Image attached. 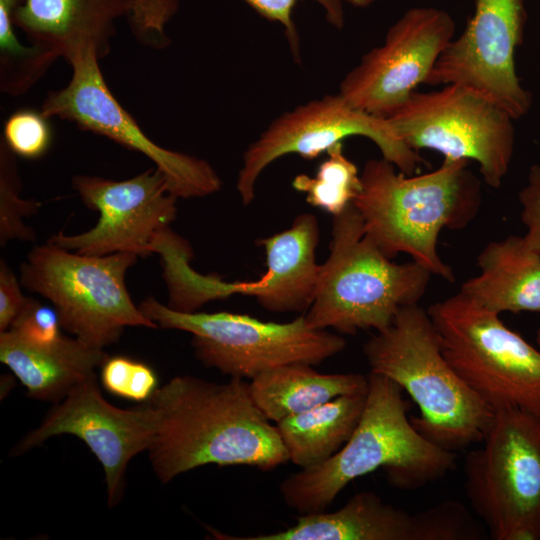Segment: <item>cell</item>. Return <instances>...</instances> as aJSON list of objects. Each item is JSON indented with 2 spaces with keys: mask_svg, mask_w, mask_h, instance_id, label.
<instances>
[{
  "mask_svg": "<svg viewBox=\"0 0 540 540\" xmlns=\"http://www.w3.org/2000/svg\"><path fill=\"white\" fill-rule=\"evenodd\" d=\"M148 402L155 432L147 451L163 484L209 464L271 471L289 461L276 425L260 411L242 378L218 383L176 376Z\"/></svg>",
  "mask_w": 540,
  "mask_h": 540,
  "instance_id": "1",
  "label": "cell"
},
{
  "mask_svg": "<svg viewBox=\"0 0 540 540\" xmlns=\"http://www.w3.org/2000/svg\"><path fill=\"white\" fill-rule=\"evenodd\" d=\"M402 388L370 373L361 418L349 440L326 461L285 478L279 491L299 512L325 511L353 480L383 468L389 482L417 489L445 477L456 466V453L425 438L407 416Z\"/></svg>",
  "mask_w": 540,
  "mask_h": 540,
  "instance_id": "2",
  "label": "cell"
},
{
  "mask_svg": "<svg viewBox=\"0 0 540 540\" xmlns=\"http://www.w3.org/2000/svg\"><path fill=\"white\" fill-rule=\"evenodd\" d=\"M465 159H444L429 173L406 175L388 160H368L353 205L366 234L384 255L405 253L432 275L455 281L437 246L444 228H465L478 214L481 182Z\"/></svg>",
  "mask_w": 540,
  "mask_h": 540,
  "instance_id": "3",
  "label": "cell"
},
{
  "mask_svg": "<svg viewBox=\"0 0 540 540\" xmlns=\"http://www.w3.org/2000/svg\"><path fill=\"white\" fill-rule=\"evenodd\" d=\"M370 373L383 375L416 403L414 427L434 444L460 451L481 443L495 412L461 379L444 357L427 310H399L393 322L363 346Z\"/></svg>",
  "mask_w": 540,
  "mask_h": 540,
  "instance_id": "4",
  "label": "cell"
},
{
  "mask_svg": "<svg viewBox=\"0 0 540 540\" xmlns=\"http://www.w3.org/2000/svg\"><path fill=\"white\" fill-rule=\"evenodd\" d=\"M432 274L412 261H391L366 234L353 204L333 216L329 256L321 264L307 323L354 335L386 329L399 310L418 304Z\"/></svg>",
  "mask_w": 540,
  "mask_h": 540,
  "instance_id": "5",
  "label": "cell"
},
{
  "mask_svg": "<svg viewBox=\"0 0 540 540\" xmlns=\"http://www.w3.org/2000/svg\"><path fill=\"white\" fill-rule=\"evenodd\" d=\"M427 312L448 363L494 412L517 409L540 419V348L462 291Z\"/></svg>",
  "mask_w": 540,
  "mask_h": 540,
  "instance_id": "6",
  "label": "cell"
},
{
  "mask_svg": "<svg viewBox=\"0 0 540 540\" xmlns=\"http://www.w3.org/2000/svg\"><path fill=\"white\" fill-rule=\"evenodd\" d=\"M133 253L85 255L52 243L34 246L20 265L21 285L49 300L61 327L104 349L126 327L158 328L132 301L125 283Z\"/></svg>",
  "mask_w": 540,
  "mask_h": 540,
  "instance_id": "7",
  "label": "cell"
},
{
  "mask_svg": "<svg viewBox=\"0 0 540 540\" xmlns=\"http://www.w3.org/2000/svg\"><path fill=\"white\" fill-rule=\"evenodd\" d=\"M138 306L158 327L190 333L202 365L236 378L252 380L290 363L318 365L346 347L341 335L311 327L304 314L275 323L225 311L179 312L152 296Z\"/></svg>",
  "mask_w": 540,
  "mask_h": 540,
  "instance_id": "8",
  "label": "cell"
},
{
  "mask_svg": "<svg viewBox=\"0 0 540 540\" xmlns=\"http://www.w3.org/2000/svg\"><path fill=\"white\" fill-rule=\"evenodd\" d=\"M465 459V491L493 540H540V419L497 411Z\"/></svg>",
  "mask_w": 540,
  "mask_h": 540,
  "instance_id": "9",
  "label": "cell"
},
{
  "mask_svg": "<svg viewBox=\"0 0 540 540\" xmlns=\"http://www.w3.org/2000/svg\"><path fill=\"white\" fill-rule=\"evenodd\" d=\"M387 119L417 152L430 149L444 159L475 161L491 188H499L508 173L515 145L514 119L466 86L414 91Z\"/></svg>",
  "mask_w": 540,
  "mask_h": 540,
  "instance_id": "10",
  "label": "cell"
},
{
  "mask_svg": "<svg viewBox=\"0 0 540 540\" xmlns=\"http://www.w3.org/2000/svg\"><path fill=\"white\" fill-rule=\"evenodd\" d=\"M351 136L371 140L382 158L406 175L422 163L387 118L354 107L339 93L329 94L279 115L247 147L236 181L242 203L247 206L254 200L259 176L275 160L288 154L311 160Z\"/></svg>",
  "mask_w": 540,
  "mask_h": 540,
  "instance_id": "11",
  "label": "cell"
},
{
  "mask_svg": "<svg viewBox=\"0 0 540 540\" xmlns=\"http://www.w3.org/2000/svg\"><path fill=\"white\" fill-rule=\"evenodd\" d=\"M99 58L92 53L70 63L68 84L50 91L40 111L75 123L149 158L168 179L176 198H200L218 192L222 181L206 160L163 148L152 141L121 106L105 82Z\"/></svg>",
  "mask_w": 540,
  "mask_h": 540,
  "instance_id": "12",
  "label": "cell"
},
{
  "mask_svg": "<svg viewBox=\"0 0 540 540\" xmlns=\"http://www.w3.org/2000/svg\"><path fill=\"white\" fill-rule=\"evenodd\" d=\"M524 0H475L466 28L438 58L425 84H459L483 95L514 120L532 103L516 73L515 52L524 38Z\"/></svg>",
  "mask_w": 540,
  "mask_h": 540,
  "instance_id": "13",
  "label": "cell"
},
{
  "mask_svg": "<svg viewBox=\"0 0 540 540\" xmlns=\"http://www.w3.org/2000/svg\"><path fill=\"white\" fill-rule=\"evenodd\" d=\"M445 10L414 7L388 29L384 43L365 53L339 86L354 107L387 118L426 82L455 35Z\"/></svg>",
  "mask_w": 540,
  "mask_h": 540,
  "instance_id": "14",
  "label": "cell"
},
{
  "mask_svg": "<svg viewBox=\"0 0 540 540\" xmlns=\"http://www.w3.org/2000/svg\"><path fill=\"white\" fill-rule=\"evenodd\" d=\"M72 186L84 205L99 213L96 225L80 234L59 232L47 242L85 255L118 252L147 257L156 236L177 216L176 198L158 169L116 181L94 175H75Z\"/></svg>",
  "mask_w": 540,
  "mask_h": 540,
  "instance_id": "15",
  "label": "cell"
},
{
  "mask_svg": "<svg viewBox=\"0 0 540 540\" xmlns=\"http://www.w3.org/2000/svg\"><path fill=\"white\" fill-rule=\"evenodd\" d=\"M154 432L155 413L148 401L133 408H118L106 401L93 377L76 385L56 403L11 454L26 453L57 435L78 437L103 466L107 501L112 507L121 499L129 462L149 449Z\"/></svg>",
  "mask_w": 540,
  "mask_h": 540,
  "instance_id": "16",
  "label": "cell"
},
{
  "mask_svg": "<svg viewBox=\"0 0 540 540\" xmlns=\"http://www.w3.org/2000/svg\"><path fill=\"white\" fill-rule=\"evenodd\" d=\"M227 540H478L483 531L467 508L446 501L421 512L409 513L385 502L373 492H360L333 512L301 514L285 530Z\"/></svg>",
  "mask_w": 540,
  "mask_h": 540,
  "instance_id": "17",
  "label": "cell"
},
{
  "mask_svg": "<svg viewBox=\"0 0 540 540\" xmlns=\"http://www.w3.org/2000/svg\"><path fill=\"white\" fill-rule=\"evenodd\" d=\"M131 1L22 0L13 12V22L30 43L69 64L89 53L101 60L110 53L116 22L127 16Z\"/></svg>",
  "mask_w": 540,
  "mask_h": 540,
  "instance_id": "18",
  "label": "cell"
},
{
  "mask_svg": "<svg viewBox=\"0 0 540 540\" xmlns=\"http://www.w3.org/2000/svg\"><path fill=\"white\" fill-rule=\"evenodd\" d=\"M319 236L317 218L303 213L288 229L259 239L267 270L255 281L237 282V294L254 296L264 309L274 313L307 311L321 269L315 258Z\"/></svg>",
  "mask_w": 540,
  "mask_h": 540,
  "instance_id": "19",
  "label": "cell"
},
{
  "mask_svg": "<svg viewBox=\"0 0 540 540\" xmlns=\"http://www.w3.org/2000/svg\"><path fill=\"white\" fill-rule=\"evenodd\" d=\"M108 355L77 337L61 335L47 344H35L11 330L0 332V361L36 400L61 401L76 385L96 377Z\"/></svg>",
  "mask_w": 540,
  "mask_h": 540,
  "instance_id": "20",
  "label": "cell"
},
{
  "mask_svg": "<svg viewBox=\"0 0 540 540\" xmlns=\"http://www.w3.org/2000/svg\"><path fill=\"white\" fill-rule=\"evenodd\" d=\"M480 273L460 291L495 313L540 312V254L523 236L488 243L477 257Z\"/></svg>",
  "mask_w": 540,
  "mask_h": 540,
  "instance_id": "21",
  "label": "cell"
},
{
  "mask_svg": "<svg viewBox=\"0 0 540 540\" xmlns=\"http://www.w3.org/2000/svg\"><path fill=\"white\" fill-rule=\"evenodd\" d=\"M313 365L290 363L258 375L249 383L252 398L274 424L339 396L367 391L368 376L320 373Z\"/></svg>",
  "mask_w": 540,
  "mask_h": 540,
  "instance_id": "22",
  "label": "cell"
},
{
  "mask_svg": "<svg viewBox=\"0 0 540 540\" xmlns=\"http://www.w3.org/2000/svg\"><path fill=\"white\" fill-rule=\"evenodd\" d=\"M366 396L367 391L339 396L276 423L289 461L303 469L338 452L358 425Z\"/></svg>",
  "mask_w": 540,
  "mask_h": 540,
  "instance_id": "23",
  "label": "cell"
},
{
  "mask_svg": "<svg viewBox=\"0 0 540 540\" xmlns=\"http://www.w3.org/2000/svg\"><path fill=\"white\" fill-rule=\"evenodd\" d=\"M155 253L161 256L169 308L179 312H196L204 304L227 297V282L216 276H204L190 267L193 251L183 238L161 241Z\"/></svg>",
  "mask_w": 540,
  "mask_h": 540,
  "instance_id": "24",
  "label": "cell"
},
{
  "mask_svg": "<svg viewBox=\"0 0 540 540\" xmlns=\"http://www.w3.org/2000/svg\"><path fill=\"white\" fill-rule=\"evenodd\" d=\"M21 1L0 0V90L10 96L29 91L58 58L46 48L19 41L13 12Z\"/></svg>",
  "mask_w": 540,
  "mask_h": 540,
  "instance_id": "25",
  "label": "cell"
},
{
  "mask_svg": "<svg viewBox=\"0 0 540 540\" xmlns=\"http://www.w3.org/2000/svg\"><path fill=\"white\" fill-rule=\"evenodd\" d=\"M327 158L319 165L316 175H297L292 186L305 193L306 201L313 207L335 216L353 204L362 183L357 166L346 157L343 143H337L327 152Z\"/></svg>",
  "mask_w": 540,
  "mask_h": 540,
  "instance_id": "26",
  "label": "cell"
},
{
  "mask_svg": "<svg viewBox=\"0 0 540 540\" xmlns=\"http://www.w3.org/2000/svg\"><path fill=\"white\" fill-rule=\"evenodd\" d=\"M22 182L16 155L3 138L0 139V245L11 240L34 241V230L24 218L36 214L41 207L37 200L21 197Z\"/></svg>",
  "mask_w": 540,
  "mask_h": 540,
  "instance_id": "27",
  "label": "cell"
},
{
  "mask_svg": "<svg viewBox=\"0 0 540 540\" xmlns=\"http://www.w3.org/2000/svg\"><path fill=\"white\" fill-rule=\"evenodd\" d=\"M100 377L109 393L136 402H147L158 389L154 370L126 356H108L101 365Z\"/></svg>",
  "mask_w": 540,
  "mask_h": 540,
  "instance_id": "28",
  "label": "cell"
},
{
  "mask_svg": "<svg viewBox=\"0 0 540 540\" xmlns=\"http://www.w3.org/2000/svg\"><path fill=\"white\" fill-rule=\"evenodd\" d=\"M41 111L21 109L4 124L3 140L15 155L26 159L42 157L52 142V129Z\"/></svg>",
  "mask_w": 540,
  "mask_h": 540,
  "instance_id": "29",
  "label": "cell"
},
{
  "mask_svg": "<svg viewBox=\"0 0 540 540\" xmlns=\"http://www.w3.org/2000/svg\"><path fill=\"white\" fill-rule=\"evenodd\" d=\"M263 18L278 22L284 29L285 37L295 62L301 60L300 37L292 13L297 0H242ZM323 9L327 22L336 29L345 25L344 0H314Z\"/></svg>",
  "mask_w": 540,
  "mask_h": 540,
  "instance_id": "30",
  "label": "cell"
},
{
  "mask_svg": "<svg viewBox=\"0 0 540 540\" xmlns=\"http://www.w3.org/2000/svg\"><path fill=\"white\" fill-rule=\"evenodd\" d=\"M178 6V0H132L126 18L140 41L163 46L166 43L165 25Z\"/></svg>",
  "mask_w": 540,
  "mask_h": 540,
  "instance_id": "31",
  "label": "cell"
},
{
  "mask_svg": "<svg viewBox=\"0 0 540 540\" xmlns=\"http://www.w3.org/2000/svg\"><path fill=\"white\" fill-rule=\"evenodd\" d=\"M61 323L56 309L32 298L8 330L35 344H47L58 339Z\"/></svg>",
  "mask_w": 540,
  "mask_h": 540,
  "instance_id": "32",
  "label": "cell"
},
{
  "mask_svg": "<svg viewBox=\"0 0 540 540\" xmlns=\"http://www.w3.org/2000/svg\"><path fill=\"white\" fill-rule=\"evenodd\" d=\"M522 205L521 220L527 232L523 236L526 245L540 254V165L530 167L527 183L518 194Z\"/></svg>",
  "mask_w": 540,
  "mask_h": 540,
  "instance_id": "33",
  "label": "cell"
},
{
  "mask_svg": "<svg viewBox=\"0 0 540 540\" xmlns=\"http://www.w3.org/2000/svg\"><path fill=\"white\" fill-rule=\"evenodd\" d=\"M21 282L4 259L0 261V332L7 331L30 297L23 295Z\"/></svg>",
  "mask_w": 540,
  "mask_h": 540,
  "instance_id": "34",
  "label": "cell"
},
{
  "mask_svg": "<svg viewBox=\"0 0 540 540\" xmlns=\"http://www.w3.org/2000/svg\"><path fill=\"white\" fill-rule=\"evenodd\" d=\"M355 7H367L377 0H344Z\"/></svg>",
  "mask_w": 540,
  "mask_h": 540,
  "instance_id": "35",
  "label": "cell"
},
{
  "mask_svg": "<svg viewBox=\"0 0 540 540\" xmlns=\"http://www.w3.org/2000/svg\"><path fill=\"white\" fill-rule=\"evenodd\" d=\"M536 341H537L538 347L540 348V328L537 330V333H536Z\"/></svg>",
  "mask_w": 540,
  "mask_h": 540,
  "instance_id": "36",
  "label": "cell"
}]
</instances>
